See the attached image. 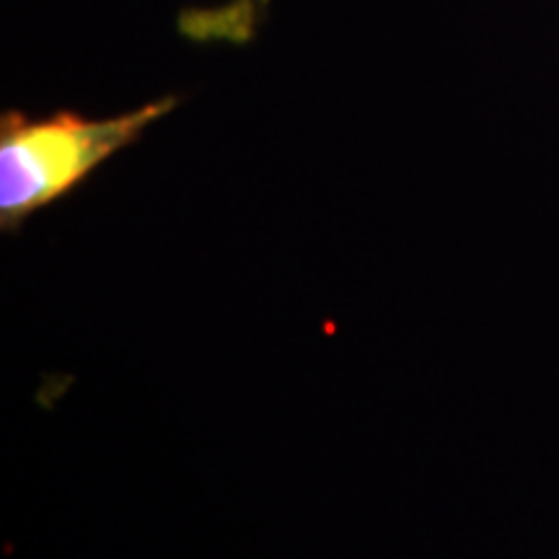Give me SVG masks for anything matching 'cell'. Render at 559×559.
I'll return each mask as SVG.
<instances>
[{
    "mask_svg": "<svg viewBox=\"0 0 559 559\" xmlns=\"http://www.w3.org/2000/svg\"><path fill=\"white\" fill-rule=\"evenodd\" d=\"M177 104V96H166L117 117H83L70 109L29 117L5 109L0 117V230L19 234L32 215L79 190L104 160L138 143Z\"/></svg>",
    "mask_w": 559,
    "mask_h": 559,
    "instance_id": "obj_1",
    "label": "cell"
}]
</instances>
